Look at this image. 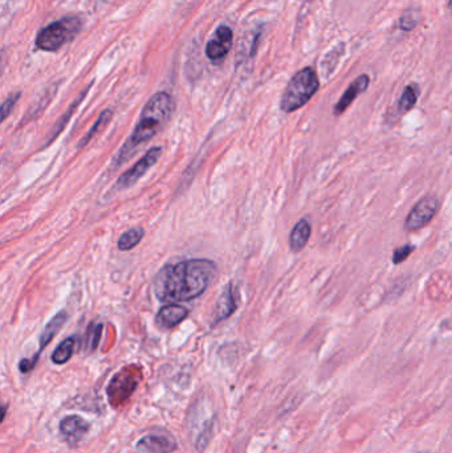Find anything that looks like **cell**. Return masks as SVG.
I'll list each match as a JSON object with an SVG mask.
<instances>
[{
    "label": "cell",
    "mask_w": 452,
    "mask_h": 453,
    "mask_svg": "<svg viewBox=\"0 0 452 453\" xmlns=\"http://www.w3.org/2000/svg\"><path fill=\"white\" fill-rule=\"evenodd\" d=\"M217 273V264L211 260H184L159 270L154 280V292L163 302L190 301L207 291Z\"/></svg>",
    "instance_id": "cell-1"
},
{
    "label": "cell",
    "mask_w": 452,
    "mask_h": 453,
    "mask_svg": "<svg viewBox=\"0 0 452 453\" xmlns=\"http://www.w3.org/2000/svg\"><path fill=\"white\" fill-rule=\"evenodd\" d=\"M174 108V99L167 92H158L150 98L141 113L133 133L120 150L117 163L123 165V160H128L133 154L135 147L158 134L170 121Z\"/></svg>",
    "instance_id": "cell-2"
},
{
    "label": "cell",
    "mask_w": 452,
    "mask_h": 453,
    "mask_svg": "<svg viewBox=\"0 0 452 453\" xmlns=\"http://www.w3.org/2000/svg\"><path fill=\"white\" fill-rule=\"evenodd\" d=\"M320 80L313 68L306 67L291 78L281 97V111L292 113L306 105L317 93Z\"/></svg>",
    "instance_id": "cell-3"
},
{
    "label": "cell",
    "mask_w": 452,
    "mask_h": 453,
    "mask_svg": "<svg viewBox=\"0 0 452 453\" xmlns=\"http://www.w3.org/2000/svg\"><path fill=\"white\" fill-rule=\"evenodd\" d=\"M83 22L80 18L69 15L44 27L36 36V47L44 52H57L71 43L80 34Z\"/></svg>",
    "instance_id": "cell-4"
},
{
    "label": "cell",
    "mask_w": 452,
    "mask_h": 453,
    "mask_svg": "<svg viewBox=\"0 0 452 453\" xmlns=\"http://www.w3.org/2000/svg\"><path fill=\"white\" fill-rule=\"evenodd\" d=\"M439 209V199L434 194L423 196L416 206L409 212L404 221V230L407 232H414L426 227L434 219Z\"/></svg>",
    "instance_id": "cell-5"
},
{
    "label": "cell",
    "mask_w": 452,
    "mask_h": 453,
    "mask_svg": "<svg viewBox=\"0 0 452 453\" xmlns=\"http://www.w3.org/2000/svg\"><path fill=\"white\" fill-rule=\"evenodd\" d=\"M160 154H162L160 147L150 148L146 154L135 163L133 167H130L128 172H123V175L118 178V181L116 183V188L125 190V188L132 187L135 182H138L146 174L149 169H151L157 163Z\"/></svg>",
    "instance_id": "cell-6"
},
{
    "label": "cell",
    "mask_w": 452,
    "mask_h": 453,
    "mask_svg": "<svg viewBox=\"0 0 452 453\" xmlns=\"http://www.w3.org/2000/svg\"><path fill=\"white\" fill-rule=\"evenodd\" d=\"M138 374L132 372L125 368L121 372L116 374L108 387L110 403L113 405L123 403V400L129 399L138 386Z\"/></svg>",
    "instance_id": "cell-7"
},
{
    "label": "cell",
    "mask_w": 452,
    "mask_h": 453,
    "mask_svg": "<svg viewBox=\"0 0 452 453\" xmlns=\"http://www.w3.org/2000/svg\"><path fill=\"white\" fill-rule=\"evenodd\" d=\"M233 29L228 25H219L206 46V56L210 62L219 64L233 48Z\"/></svg>",
    "instance_id": "cell-8"
},
{
    "label": "cell",
    "mask_w": 452,
    "mask_h": 453,
    "mask_svg": "<svg viewBox=\"0 0 452 453\" xmlns=\"http://www.w3.org/2000/svg\"><path fill=\"white\" fill-rule=\"evenodd\" d=\"M177 449V442L170 435L149 433L135 442L137 453H172Z\"/></svg>",
    "instance_id": "cell-9"
},
{
    "label": "cell",
    "mask_w": 452,
    "mask_h": 453,
    "mask_svg": "<svg viewBox=\"0 0 452 453\" xmlns=\"http://www.w3.org/2000/svg\"><path fill=\"white\" fill-rule=\"evenodd\" d=\"M60 433L62 439L71 447H76L80 441L85 438L89 429V424L85 419L78 415H68L60 421Z\"/></svg>",
    "instance_id": "cell-10"
},
{
    "label": "cell",
    "mask_w": 452,
    "mask_h": 453,
    "mask_svg": "<svg viewBox=\"0 0 452 453\" xmlns=\"http://www.w3.org/2000/svg\"><path fill=\"white\" fill-rule=\"evenodd\" d=\"M370 84V78L367 74H361L355 78V81L348 86V89L343 92V96L338 99V102L333 108V114L334 116H341L346 109L353 104L355 98L359 95H362Z\"/></svg>",
    "instance_id": "cell-11"
},
{
    "label": "cell",
    "mask_w": 452,
    "mask_h": 453,
    "mask_svg": "<svg viewBox=\"0 0 452 453\" xmlns=\"http://www.w3.org/2000/svg\"><path fill=\"white\" fill-rule=\"evenodd\" d=\"M189 317V310L178 304H169L162 307L157 316V322L163 329H172Z\"/></svg>",
    "instance_id": "cell-12"
},
{
    "label": "cell",
    "mask_w": 452,
    "mask_h": 453,
    "mask_svg": "<svg viewBox=\"0 0 452 453\" xmlns=\"http://www.w3.org/2000/svg\"><path fill=\"white\" fill-rule=\"evenodd\" d=\"M233 284H228L224 291L220 294L217 310H215V322L228 319L236 310V300H235Z\"/></svg>",
    "instance_id": "cell-13"
},
{
    "label": "cell",
    "mask_w": 452,
    "mask_h": 453,
    "mask_svg": "<svg viewBox=\"0 0 452 453\" xmlns=\"http://www.w3.org/2000/svg\"><path fill=\"white\" fill-rule=\"evenodd\" d=\"M312 233L310 223L306 219H301L294 224V230L289 236V246L292 252H300L306 248Z\"/></svg>",
    "instance_id": "cell-14"
},
{
    "label": "cell",
    "mask_w": 452,
    "mask_h": 453,
    "mask_svg": "<svg viewBox=\"0 0 452 453\" xmlns=\"http://www.w3.org/2000/svg\"><path fill=\"white\" fill-rule=\"evenodd\" d=\"M68 319V314L67 312L62 310L60 313H57L53 319L49 321L47 323V326L44 328V330L41 333V337H40V347H39V354L41 350H44L47 346H48L50 341L56 337V334L60 331L65 321Z\"/></svg>",
    "instance_id": "cell-15"
},
{
    "label": "cell",
    "mask_w": 452,
    "mask_h": 453,
    "mask_svg": "<svg viewBox=\"0 0 452 453\" xmlns=\"http://www.w3.org/2000/svg\"><path fill=\"white\" fill-rule=\"evenodd\" d=\"M76 343H77V340L74 337H69L65 341H62L57 346V349L53 351V354H52V362L55 365H64V363H67L74 354Z\"/></svg>",
    "instance_id": "cell-16"
},
{
    "label": "cell",
    "mask_w": 452,
    "mask_h": 453,
    "mask_svg": "<svg viewBox=\"0 0 452 453\" xmlns=\"http://www.w3.org/2000/svg\"><path fill=\"white\" fill-rule=\"evenodd\" d=\"M144 235H145V231H144V228H141V227H135V228L128 230V231H126V232H123V235H121V237L118 239V243H117V245H118V249H120V251H123V252H125V251H132V249L135 248V245H138L141 243V240H142Z\"/></svg>",
    "instance_id": "cell-17"
},
{
    "label": "cell",
    "mask_w": 452,
    "mask_h": 453,
    "mask_svg": "<svg viewBox=\"0 0 452 453\" xmlns=\"http://www.w3.org/2000/svg\"><path fill=\"white\" fill-rule=\"evenodd\" d=\"M89 88L90 86H88L86 88L85 90H83L81 93H80V96L76 98V101H74L72 102V105L68 108V111H65V114L62 116V118L59 120V123H56V126H55V129L52 130V135H50V138H49L48 144H50L57 135L60 134V132L62 130V127L68 123V120L71 118V116L74 114V111H76V108L81 104V101H83V98L85 97L86 93H88V90H89Z\"/></svg>",
    "instance_id": "cell-18"
},
{
    "label": "cell",
    "mask_w": 452,
    "mask_h": 453,
    "mask_svg": "<svg viewBox=\"0 0 452 453\" xmlns=\"http://www.w3.org/2000/svg\"><path fill=\"white\" fill-rule=\"evenodd\" d=\"M111 117H113V111H110V109H105V111H102L100 116H98L97 121H96V123L90 127V130L88 132V134L80 141V145H78V148H81L83 146H85L86 144L95 137V135L97 134V133H100L108 123H110V120H111Z\"/></svg>",
    "instance_id": "cell-19"
},
{
    "label": "cell",
    "mask_w": 452,
    "mask_h": 453,
    "mask_svg": "<svg viewBox=\"0 0 452 453\" xmlns=\"http://www.w3.org/2000/svg\"><path fill=\"white\" fill-rule=\"evenodd\" d=\"M419 90L416 85H407L404 88V93L399 99V111L401 113H407L416 106L418 101Z\"/></svg>",
    "instance_id": "cell-20"
},
{
    "label": "cell",
    "mask_w": 452,
    "mask_h": 453,
    "mask_svg": "<svg viewBox=\"0 0 452 453\" xmlns=\"http://www.w3.org/2000/svg\"><path fill=\"white\" fill-rule=\"evenodd\" d=\"M414 251H416V246L410 244L402 245L399 248H395V251L392 252V263L394 264H402Z\"/></svg>",
    "instance_id": "cell-21"
},
{
    "label": "cell",
    "mask_w": 452,
    "mask_h": 453,
    "mask_svg": "<svg viewBox=\"0 0 452 453\" xmlns=\"http://www.w3.org/2000/svg\"><path fill=\"white\" fill-rule=\"evenodd\" d=\"M418 25L416 13L413 11H406V13L399 18V28L404 32H410L416 28Z\"/></svg>",
    "instance_id": "cell-22"
},
{
    "label": "cell",
    "mask_w": 452,
    "mask_h": 453,
    "mask_svg": "<svg viewBox=\"0 0 452 453\" xmlns=\"http://www.w3.org/2000/svg\"><path fill=\"white\" fill-rule=\"evenodd\" d=\"M101 331H102V325L97 323V325H92L88 330V346L89 350H95L98 346L100 338H101Z\"/></svg>",
    "instance_id": "cell-23"
},
{
    "label": "cell",
    "mask_w": 452,
    "mask_h": 453,
    "mask_svg": "<svg viewBox=\"0 0 452 453\" xmlns=\"http://www.w3.org/2000/svg\"><path fill=\"white\" fill-rule=\"evenodd\" d=\"M20 96H22V93L16 92V93L10 95L8 97L4 99L3 105H1V120H3V121H4V120L8 117V114L13 111V108H15V105H16V102H18V101H19V98H20Z\"/></svg>",
    "instance_id": "cell-24"
},
{
    "label": "cell",
    "mask_w": 452,
    "mask_h": 453,
    "mask_svg": "<svg viewBox=\"0 0 452 453\" xmlns=\"http://www.w3.org/2000/svg\"><path fill=\"white\" fill-rule=\"evenodd\" d=\"M37 359H39V353H36V356L31 358V359H23V361H20V363H19L20 371L25 372H25H29L32 368H35Z\"/></svg>",
    "instance_id": "cell-25"
},
{
    "label": "cell",
    "mask_w": 452,
    "mask_h": 453,
    "mask_svg": "<svg viewBox=\"0 0 452 453\" xmlns=\"http://www.w3.org/2000/svg\"><path fill=\"white\" fill-rule=\"evenodd\" d=\"M448 8L452 11V0H448Z\"/></svg>",
    "instance_id": "cell-26"
},
{
    "label": "cell",
    "mask_w": 452,
    "mask_h": 453,
    "mask_svg": "<svg viewBox=\"0 0 452 453\" xmlns=\"http://www.w3.org/2000/svg\"><path fill=\"white\" fill-rule=\"evenodd\" d=\"M419 453H428V452H419Z\"/></svg>",
    "instance_id": "cell-27"
}]
</instances>
